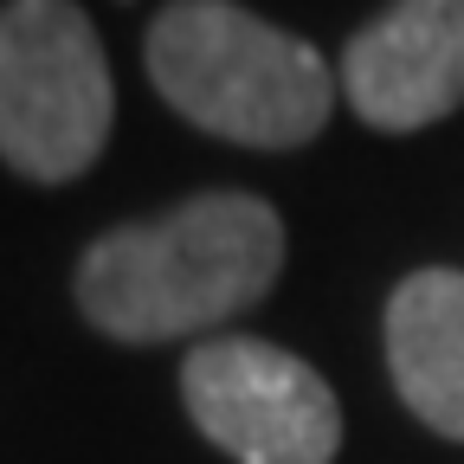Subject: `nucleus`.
<instances>
[{
	"label": "nucleus",
	"instance_id": "3",
	"mask_svg": "<svg viewBox=\"0 0 464 464\" xmlns=\"http://www.w3.org/2000/svg\"><path fill=\"white\" fill-rule=\"evenodd\" d=\"M116 116L110 58L78 0L0 7V161L26 181H78Z\"/></svg>",
	"mask_w": 464,
	"mask_h": 464
},
{
	"label": "nucleus",
	"instance_id": "1",
	"mask_svg": "<svg viewBox=\"0 0 464 464\" xmlns=\"http://www.w3.org/2000/svg\"><path fill=\"white\" fill-rule=\"evenodd\" d=\"M284 271V219L252 194H200L142 226H116L78 258V310L110 342L219 329Z\"/></svg>",
	"mask_w": 464,
	"mask_h": 464
},
{
	"label": "nucleus",
	"instance_id": "6",
	"mask_svg": "<svg viewBox=\"0 0 464 464\" xmlns=\"http://www.w3.org/2000/svg\"><path fill=\"white\" fill-rule=\"evenodd\" d=\"M387 368L413 413L464 445V271H413L387 304Z\"/></svg>",
	"mask_w": 464,
	"mask_h": 464
},
{
	"label": "nucleus",
	"instance_id": "4",
	"mask_svg": "<svg viewBox=\"0 0 464 464\" xmlns=\"http://www.w3.org/2000/svg\"><path fill=\"white\" fill-rule=\"evenodd\" d=\"M194 426L239 464H329L342 445V406L329 381L290 348L219 335L181 368Z\"/></svg>",
	"mask_w": 464,
	"mask_h": 464
},
{
	"label": "nucleus",
	"instance_id": "2",
	"mask_svg": "<svg viewBox=\"0 0 464 464\" xmlns=\"http://www.w3.org/2000/svg\"><path fill=\"white\" fill-rule=\"evenodd\" d=\"M149 78L194 130L246 149H304L335 110L323 52L239 0H168L149 26Z\"/></svg>",
	"mask_w": 464,
	"mask_h": 464
},
{
	"label": "nucleus",
	"instance_id": "5",
	"mask_svg": "<svg viewBox=\"0 0 464 464\" xmlns=\"http://www.w3.org/2000/svg\"><path fill=\"white\" fill-rule=\"evenodd\" d=\"M342 97L368 130L406 136L464 103V0H393L342 52Z\"/></svg>",
	"mask_w": 464,
	"mask_h": 464
}]
</instances>
